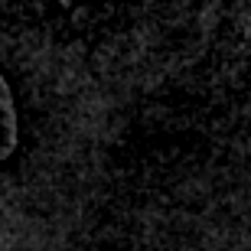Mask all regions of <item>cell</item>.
Listing matches in <instances>:
<instances>
[{"instance_id":"cell-1","label":"cell","mask_w":251,"mask_h":251,"mask_svg":"<svg viewBox=\"0 0 251 251\" xmlns=\"http://www.w3.org/2000/svg\"><path fill=\"white\" fill-rule=\"evenodd\" d=\"M10 144H13V111H10L7 88L0 82V153H7Z\"/></svg>"}]
</instances>
